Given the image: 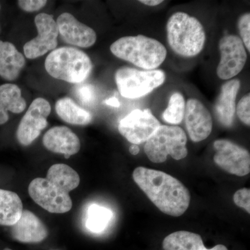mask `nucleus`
Masks as SVG:
<instances>
[{
	"label": "nucleus",
	"instance_id": "nucleus-1",
	"mask_svg": "<svg viewBox=\"0 0 250 250\" xmlns=\"http://www.w3.org/2000/svg\"><path fill=\"white\" fill-rule=\"evenodd\" d=\"M133 179L152 203L166 214L181 216L190 205V192L180 181L170 174L138 167L133 172Z\"/></svg>",
	"mask_w": 250,
	"mask_h": 250
},
{
	"label": "nucleus",
	"instance_id": "nucleus-2",
	"mask_svg": "<svg viewBox=\"0 0 250 250\" xmlns=\"http://www.w3.org/2000/svg\"><path fill=\"white\" fill-rule=\"evenodd\" d=\"M110 49L118 58L147 70L160 66L167 56V49L161 42L143 35L122 37Z\"/></svg>",
	"mask_w": 250,
	"mask_h": 250
},
{
	"label": "nucleus",
	"instance_id": "nucleus-3",
	"mask_svg": "<svg viewBox=\"0 0 250 250\" xmlns=\"http://www.w3.org/2000/svg\"><path fill=\"white\" fill-rule=\"evenodd\" d=\"M166 29L169 45L178 55L195 57L203 49L205 29L196 18L184 12L175 13L169 18Z\"/></svg>",
	"mask_w": 250,
	"mask_h": 250
},
{
	"label": "nucleus",
	"instance_id": "nucleus-4",
	"mask_svg": "<svg viewBox=\"0 0 250 250\" xmlns=\"http://www.w3.org/2000/svg\"><path fill=\"white\" fill-rule=\"evenodd\" d=\"M45 67L47 73L54 79L81 83L89 77L93 63L83 51L75 47H62L47 56Z\"/></svg>",
	"mask_w": 250,
	"mask_h": 250
},
{
	"label": "nucleus",
	"instance_id": "nucleus-5",
	"mask_svg": "<svg viewBox=\"0 0 250 250\" xmlns=\"http://www.w3.org/2000/svg\"><path fill=\"white\" fill-rule=\"evenodd\" d=\"M187 134L182 128L161 125L146 141L144 150L152 162L161 164L167 160L168 155L175 160L187 157Z\"/></svg>",
	"mask_w": 250,
	"mask_h": 250
},
{
	"label": "nucleus",
	"instance_id": "nucleus-6",
	"mask_svg": "<svg viewBox=\"0 0 250 250\" xmlns=\"http://www.w3.org/2000/svg\"><path fill=\"white\" fill-rule=\"evenodd\" d=\"M115 80L122 96L138 99L146 96L162 85L165 82L166 75L161 70H140L122 67L115 74Z\"/></svg>",
	"mask_w": 250,
	"mask_h": 250
},
{
	"label": "nucleus",
	"instance_id": "nucleus-7",
	"mask_svg": "<svg viewBox=\"0 0 250 250\" xmlns=\"http://www.w3.org/2000/svg\"><path fill=\"white\" fill-rule=\"evenodd\" d=\"M29 194L37 205L49 213H66L72 207L69 193L46 178L34 179L29 184Z\"/></svg>",
	"mask_w": 250,
	"mask_h": 250
},
{
	"label": "nucleus",
	"instance_id": "nucleus-8",
	"mask_svg": "<svg viewBox=\"0 0 250 250\" xmlns=\"http://www.w3.org/2000/svg\"><path fill=\"white\" fill-rule=\"evenodd\" d=\"M220 61L217 75L223 80H231L238 75L246 65L247 52L241 38L236 35L223 36L219 41Z\"/></svg>",
	"mask_w": 250,
	"mask_h": 250
},
{
	"label": "nucleus",
	"instance_id": "nucleus-9",
	"mask_svg": "<svg viewBox=\"0 0 250 250\" xmlns=\"http://www.w3.org/2000/svg\"><path fill=\"white\" fill-rule=\"evenodd\" d=\"M161 126L149 109H135L120 121L118 130L122 136L134 145L146 142Z\"/></svg>",
	"mask_w": 250,
	"mask_h": 250
},
{
	"label": "nucleus",
	"instance_id": "nucleus-10",
	"mask_svg": "<svg viewBox=\"0 0 250 250\" xmlns=\"http://www.w3.org/2000/svg\"><path fill=\"white\" fill-rule=\"evenodd\" d=\"M50 113L51 106L47 100L42 98L35 99L18 125L16 132L18 142L24 146L34 142L47 127V117Z\"/></svg>",
	"mask_w": 250,
	"mask_h": 250
},
{
	"label": "nucleus",
	"instance_id": "nucleus-11",
	"mask_svg": "<svg viewBox=\"0 0 250 250\" xmlns=\"http://www.w3.org/2000/svg\"><path fill=\"white\" fill-rule=\"evenodd\" d=\"M34 22L38 36L26 42L23 47L24 56L29 59L42 57L57 49L58 45V27L53 16L42 13L36 16Z\"/></svg>",
	"mask_w": 250,
	"mask_h": 250
},
{
	"label": "nucleus",
	"instance_id": "nucleus-12",
	"mask_svg": "<svg viewBox=\"0 0 250 250\" xmlns=\"http://www.w3.org/2000/svg\"><path fill=\"white\" fill-rule=\"evenodd\" d=\"M215 164L223 170L234 175L243 177L250 172V153L244 147L226 139L213 143Z\"/></svg>",
	"mask_w": 250,
	"mask_h": 250
},
{
	"label": "nucleus",
	"instance_id": "nucleus-13",
	"mask_svg": "<svg viewBox=\"0 0 250 250\" xmlns=\"http://www.w3.org/2000/svg\"><path fill=\"white\" fill-rule=\"evenodd\" d=\"M185 122L189 137L197 143L207 139L213 129L211 115L197 99H189L186 103Z\"/></svg>",
	"mask_w": 250,
	"mask_h": 250
},
{
	"label": "nucleus",
	"instance_id": "nucleus-14",
	"mask_svg": "<svg viewBox=\"0 0 250 250\" xmlns=\"http://www.w3.org/2000/svg\"><path fill=\"white\" fill-rule=\"evenodd\" d=\"M59 34L64 42L76 47L88 48L97 41V34L92 28L80 22L70 13H63L57 18Z\"/></svg>",
	"mask_w": 250,
	"mask_h": 250
},
{
	"label": "nucleus",
	"instance_id": "nucleus-15",
	"mask_svg": "<svg viewBox=\"0 0 250 250\" xmlns=\"http://www.w3.org/2000/svg\"><path fill=\"white\" fill-rule=\"evenodd\" d=\"M46 149L57 154H63L68 159L80 152V140L71 129L67 126H54L49 129L42 139Z\"/></svg>",
	"mask_w": 250,
	"mask_h": 250
},
{
	"label": "nucleus",
	"instance_id": "nucleus-16",
	"mask_svg": "<svg viewBox=\"0 0 250 250\" xmlns=\"http://www.w3.org/2000/svg\"><path fill=\"white\" fill-rule=\"evenodd\" d=\"M11 235L16 241L24 243H37L45 240L48 231L37 215L23 210L21 218L11 228Z\"/></svg>",
	"mask_w": 250,
	"mask_h": 250
},
{
	"label": "nucleus",
	"instance_id": "nucleus-17",
	"mask_svg": "<svg viewBox=\"0 0 250 250\" xmlns=\"http://www.w3.org/2000/svg\"><path fill=\"white\" fill-rule=\"evenodd\" d=\"M241 88V82L238 80H231L224 83L220 90L214 110L215 116L220 124L225 127L232 125L236 114V100Z\"/></svg>",
	"mask_w": 250,
	"mask_h": 250
},
{
	"label": "nucleus",
	"instance_id": "nucleus-18",
	"mask_svg": "<svg viewBox=\"0 0 250 250\" xmlns=\"http://www.w3.org/2000/svg\"><path fill=\"white\" fill-rule=\"evenodd\" d=\"M25 65L24 55L14 44L0 41V77L7 81L17 80Z\"/></svg>",
	"mask_w": 250,
	"mask_h": 250
},
{
	"label": "nucleus",
	"instance_id": "nucleus-19",
	"mask_svg": "<svg viewBox=\"0 0 250 250\" xmlns=\"http://www.w3.org/2000/svg\"><path fill=\"white\" fill-rule=\"evenodd\" d=\"M26 107L27 103L18 85L13 83L0 85V125L9 121V112L18 114L24 111Z\"/></svg>",
	"mask_w": 250,
	"mask_h": 250
},
{
	"label": "nucleus",
	"instance_id": "nucleus-20",
	"mask_svg": "<svg viewBox=\"0 0 250 250\" xmlns=\"http://www.w3.org/2000/svg\"><path fill=\"white\" fill-rule=\"evenodd\" d=\"M163 248L164 250H220L218 246L207 249L200 235L187 231H176L166 236Z\"/></svg>",
	"mask_w": 250,
	"mask_h": 250
},
{
	"label": "nucleus",
	"instance_id": "nucleus-21",
	"mask_svg": "<svg viewBox=\"0 0 250 250\" xmlns=\"http://www.w3.org/2000/svg\"><path fill=\"white\" fill-rule=\"evenodd\" d=\"M23 210L22 200L16 192L0 189V225L12 227Z\"/></svg>",
	"mask_w": 250,
	"mask_h": 250
},
{
	"label": "nucleus",
	"instance_id": "nucleus-22",
	"mask_svg": "<svg viewBox=\"0 0 250 250\" xmlns=\"http://www.w3.org/2000/svg\"><path fill=\"white\" fill-rule=\"evenodd\" d=\"M55 109L59 118L69 124L86 125L93 120L91 113L80 107L71 98L59 99L56 103Z\"/></svg>",
	"mask_w": 250,
	"mask_h": 250
},
{
	"label": "nucleus",
	"instance_id": "nucleus-23",
	"mask_svg": "<svg viewBox=\"0 0 250 250\" xmlns=\"http://www.w3.org/2000/svg\"><path fill=\"white\" fill-rule=\"evenodd\" d=\"M46 179L69 193L80 184L78 173L66 164H54L49 167Z\"/></svg>",
	"mask_w": 250,
	"mask_h": 250
},
{
	"label": "nucleus",
	"instance_id": "nucleus-24",
	"mask_svg": "<svg viewBox=\"0 0 250 250\" xmlns=\"http://www.w3.org/2000/svg\"><path fill=\"white\" fill-rule=\"evenodd\" d=\"M113 218V212L109 208L93 204L88 208L85 227L91 232L102 233L107 228Z\"/></svg>",
	"mask_w": 250,
	"mask_h": 250
},
{
	"label": "nucleus",
	"instance_id": "nucleus-25",
	"mask_svg": "<svg viewBox=\"0 0 250 250\" xmlns=\"http://www.w3.org/2000/svg\"><path fill=\"white\" fill-rule=\"evenodd\" d=\"M185 108V99L182 93L176 92L170 97L167 107L163 113V118L166 123L179 125L183 121Z\"/></svg>",
	"mask_w": 250,
	"mask_h": 250
},
{
	"label": "nucleus",
	"instance_id": "nucleus-26",
	"mask_svg": "<svg viewBox=\"0 0 250 250\" xmlns=\"http://www.w3.org/2000/svg\"><path fill=\"white\" fill-rule=\"evenodd\" d=\"M75 95L81 103L85 106H92L96 100V93L92 85H77L75 88Z\"/></svg>",
	"mask_w": 250,
	"mask_h": 250
},
{
	"label": "nucleus",
	"instance_id": "nucleus-27",
	"mask_svg": "<svg viewBox=\"0 0 250 250\" xmlns=\"http://www.w3.org/2000/svg\"><path fill=\"white\" fill-rule=\"evenodd\" d=\"M238 28L243 45L250 52V13L242 15L238 21Z\"/></svg>",
	"mask_w": 250,
	"mask_h": 250
},
{
	"label": "nucleus",
	"instance_id": "nucleus-28",
	"mask_svg": "<svg viewBox=\"0 0 250 250\" xmlns=\"http://www.w3.org/2000/svg\"><path fill=\"white\" fill-rule=\"evenodd\" d=\"M236 112L241 121L244 124L250 126V95H245L238 102L236 107Z\"/></svg>",
	"mask_w": 250,
	"mask_h": 250
},
{
	"label": "nucleus",
	"instance_id": "nucleus-29",
	"mask_svg": "<svg viewBox=\"0 0 250 250\" xmlns=\"http://www.w3.org/2000/svg\"><path fill=\"white\" fill-rule=\"evenodd\" d=\"M233 201L238 207L244 208L250 213V190L249 188H244L235 192L233 195Z\"/></svg>",
	"mask_w": 250,
	"mask_h": 250
},
{
	"label": "nucleus",
	"instance_id": "nucleus-30",
	"mask_svg": "<svg viewBox=\"0 0 250 250\" xmlns=\"http://www.w3.org/2000/svg\"><path fill=\"white\" fill-rule=\"evenodd\" d=\"M18 5L26 12H35L42 9L47 4L46 0H19Z\"/></svg>",
	"mask_w": 250,
	"mask_h": 250
},
{
	"label": "nucleus",
	"instance_id": "nucleus-31",
	"mask_svg": "<svg viewBox=\"0 0 250 250\" xmlns=\"http://www.w3.org/2000/svg\"><path fill=\"white\" fill-rule=\"evenodd\" d=\"M105 103H106V104L108 105V106H112V107L118 108L121 106L119 100L115 98V97H112V98L107 99L105 101Z\"/></svg>",
	"mask_w": 250,
	"mask_h": 250
},
{
	"label": "nucleus",
	"instance_id": "nucleus-32",
	"mask_svg": "<svg viewBox=\"0 0 250 250\" xmlns=\"http://www.w3.org/2000/svg\"><path fill=\"white\" fill-rule=\"evenodd\" d=\"M140 2L149 6H155L163 2L162 0H141Z\"/></svg>",
	"mask_w": 250,
	"mask_h": 250
},
{
	"label": "nucleus",
	"instance_id": "nucleus-33",
	"mask_svg": "<svg viewBox=\"0 0 250 250\" xmlns=\"http://www.w3.org/2000/svg\"><path fill=\"white\" fill-rule=\"evenodd\" d=\"M129 152L132 155H137L140 152V148L137 145L133 144L132 146H130Z\"/></svg>",
	"mask_w": 250,
	"mask_h": 250
},
{
	"label": "nucleus",
	"instance_id": "nucleus-34",
	"mask_svg": "<svg viewBox=\"0 0 250 250\" xmlns=\"http://www.w3.org/2000/svg\"><path fill=\"white\" fill-rule=\"evenodd\" d=\"M3 250H13L9 249V248H6V249H4Z\"/></svg>",
	"mask_w": 250,
	"mask_h": 250
},
{
	"label": "nucleus",
	"instance_id": "nucleus-35",
	"mask_svg": "<svg viewBox=\"0 0 250 250\" xmlns=\"http://www.w3.org/2000/svg\"><path fill=\"white\" fill-rule=\"evenodd\" d=\"M0 9H1V5H0Z\"/></svg>",
	"mask_w": 250,
	"mask_h": 250
}]
</instances>
